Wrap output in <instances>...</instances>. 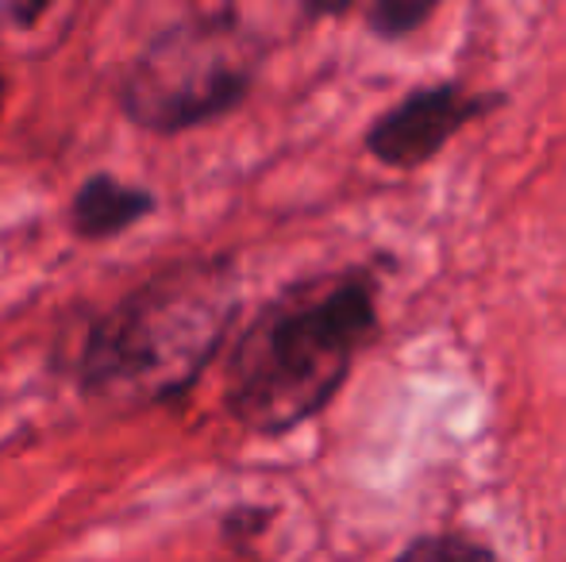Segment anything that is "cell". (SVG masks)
Here are the masks:
<instances>
[{
	"mask_svg": "<svg viewBox=\"0 0 566 562\" xmlns=\"http://www.w3.org/2000/svg\"><path fill=\"white\" fill-rule=\"evenodd\" d=\"M262 62L266 43L235 8L181 15L155 31L124 66L116 105L150 136H186L239 113L251 100Z\"/></svg>",
	"mask_w": 566,
	"mask_h": 562,
	"instance_id": "3",
	"label": "cell"
},
{
	"mask_svg": "<svg viewBox=\"0 0 566 562\" xmlns=\"http://www.w3.org/2000/svg\"><path fill=\"white\" fill-rule=\"evenodd\" d=\"M270 520H274V509H266V505H235L220 520V536L228 548H251V540L266 532Z\"/></svg>",
	"mask_w": 566,
	"mask_h": 562,
	"instance_id": "8",
	"label": "cell"
},
{
	"mask_svg": "<svg viewBox=\"0 0 566 562\" xmlns=\"http://www.w3.org/2000/svg\"><path fill=\"white\" fill-rule=\"evenodd\" d=\"M243 305L231 255H186L97 312L74 351V385L93 405L150 409L205 378Z\"/></svg>",
	"mask_w": 566,
	"mask_h": 562,
	"instance_id": "2",
	"label": "cell"
},
{
	"mask_svg": "<svg viewBox=\"0 0 566 562\" xmlns=\"http://www.w3.org/2000/svg\"><path fill=\"white\" fill-rule=\"evenodd\" d=\"M389 562H501V555L470 528H436L412 536Z\"/></svg>",
	"mask_w": 566,
	"mask_h": 562,
	"instance_id": "6",
	"label": "cell"
},
{
	"mask_svg": "<svg viewBox=\"0 0 566 562\" xmlns=\"http://www.w3.org/2000/svg\"><path fill=\"white\" fill-rule=\"evenodd\" d=\"M4 100H8V77H4V70H0V116H4Z\"/></svg>",
	"mask_w": 566,
	"mask_h": 562,
	"instance_id": "10",
	"label": "cell"
},
{
	"mask_svg": "<svg viewBox=\"0 0 566 562\" xmlns=\"http://www.w3.org/2000/svg\"><path fill=\"white\" fill-rule=\"evenodd\" d=\"M505 93H478L467 82H428L409 89L401 100L378 113L363 136V147L374 162L389 170H420L440 155L448 142L467 131L478 116H490L505 105Z\"/></svg>",
	"mask_w": 566,
	"mask_h": 562,
	"instance_id": "4",
	"label": "cell"
},
{
	"mask_svg": "<svg viewBox=\"0 0 566 562\" xmlns=\"http://www.w3.org/2000/svg\"><path fill=\"white\" fill-rule=\"evenodd\" d=\"M158 209V197L139 181L116 178L108 170H97L74 189L66 209V224L74 240L82 243H108L124 232L139 227Z\"/></svg>",
	"mask_w": 566,
	"mask_h": 562,
	"instance_id": "5",
	"label": "cell"
},
{
	"mask_svg": "<svg viewBox=\"0 0 566 562\" xmlns=\"http://www.w3.org/2000/svg\"><path fill=\"white\" fill-rule=\"evenodd\" d=\"M440 12V0H378L363 8V23L378 43H405Z\"/></svg>",
	"mask_w": 566,
	"mask_h": 562,
	"instance_id": "7",
	"label": "cell"
},
{
	"mask_svg": "<svg viewBox=\"0 0 566 562\" xmlns=\"http://www.w3.org/2000/svg\"><path fill=\"white\" fill-rule=\"evenodd\" d=\"M381 282L366 266L308 274L277 289L224 362V413L247 435L277 439L316 421L381 336Z\"/></svg>",
	"mask_w": 566,
	"mask_h": 562,
	"instance_id": "1",
	"label": "cell"
},
{
	"mask_svg": "<svg viewBox=\"0 0 566 562\" xmlns=\"http://www.w3.org/2000/svg\"><path fill=\"white\" fill-rule=\"evenodd\" d=\"M46 12H51V4H28V8H15L12 4V8H8V15H12L20 28H31V23H39Z\"/></svg>",
	"mask_w": 566,
	"mask_h": 562,
	"instance_id": "9",
	"label": "cell"
}]
</instances>
